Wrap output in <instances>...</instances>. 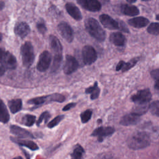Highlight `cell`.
Wrapping results in <instances>:
<instances>
[{
    "instance_id": "2",
    "label": "cell",
    "mask_w": 159,
    "mask_h": 159,
    "mask_svg": "<svg viewBox=\"0 0 159 159\" xmlns=\"http://www.w3.org/2000/svg\"><path fill=\"white\" fill-rule=\"evenodd\" d=\"M49 43L53 53L52 71L56 72L60 68L62 61V46L58 38L53 35L49 37Z\"/></svg>"
},
{
    "instance_id": "19",
    "label": "cell",
    "mask_w": 159,
    "mask_h": 159,
    "mask_svg": "<svg viewBox=\"0 0 159 159\" xmlns=\"http://www.w3.org/2000/svg\"><path fill=\"white\" fill-rule=\"evenodd\" d=\"M110 42L118 47H122L126 43V39L120 32H113L109 36Z\"/></svg>"
},
{
    "instance_id": "26",
    "label": "cell",
    "mask_w": 159,
    "mask_h": 159,
    "mask_svg": "<svg viewBox=\"0 0 159 159\" xmlns=\"http://www.w3.org/2000/svg\"><path fill=\"white\" fill-rule=\"evenodd\" d=\"M84 150L83 148L79 144L76 145L71 153V159H83Z\"/></svg>"
},
{
    "instance_id": "6",
    "label": "cell",
    "mask_w": 159,
    "mask_h": 159,
    "mask_svg": "<svg viewBox=\"0 0 159 159\" xmlns=\"http://www.w3.org/2000/svg\"><path fill=\"white\" fill-rule=\"evenodd\" d=\"M0 63L6 70H14L17 67L16 57L9 51L0 47Z\"/></svg>"
},
{
    "instance_id": "36",
    "label": "cell",
    "mask_w": 159,
    "mask_h": 159,
    "mask_svg": "<svg viewBox=\"0 0 159 159\" xmlns=\"http://www.w3.org/2000/svg\"><path fill=\"white\" fill-rule=\"evenodd\" d=\"M150 75L153 79L156 80L159 79V69H155L152 70L150 73Z\"/></svg>"
},
{
    "instance_id": "39",
    "label": "cell",
    "mask_w": 159,
    "mask_h": 159,
    "mask_svg": "<svg viewBox=\"0 0 159 159\" xmlns=\"http://www.w3.org/2000/svg\"><path fill=\"white\" fill-rule=\"evenodd\" d=\"M154 88H155L156 89L159 90V79H158V80H156V82H155V85H154Z\"/></svg>"
},
{
    "instance_id": "7",
    "label": "cell",
    "mask_w": 159,
    "mask_h": 159,
    "mask_svg": "<svg viewBox=\"0 0 159 159\" xmlns=\"http://www.w3.org/2000/svg\"><path fill=\"white\" fill-rule=\"evenodd\" d=\"M152 99V93L148 89L139 91L131 97V101L137 104H148Z\"/></svg>"
},
{
    "instance_id": "22",
    "label": "cell",
    "mask_w": 159,
    "mask_h": 159,
    "mask_svg": "<svg viewBox=\"0 0 159 159\" xmlns=\"http://www.w3.org/2000/svg\"><path fill=\"white\" fill-rule=\"evenodd\" d=\"M120 11L122 14L129 16H135L139 14V9L136 6L132 5L122 4L120 7Z\"/></svg>"
},
{
    "instance_id": "25",
    "label": "cell",
    "mask_w": 159,
    "mask_h": 159,
    "mask_svg": "<svg viewBox=\"0 0 159 159\" xmlns=\"http://www.w3.org/2000/svg\"><path fill=\"white\" fill-rule=\"evenodd\" d=\"M85 93L86 94H91L90 98H91V99L92 100H94L97 98H98L100 93V89L98 87V82L96 81L93 86L86 88L85 90Z\"/></svg>"
},
{
    "instance_id": "8",
    "label": "cell",
    "mask_w": 159,
    "mask_h": 159,
    "mask_svg": "<svg viewBox=\"0 0 159 159\" xmlns=\"http://www.w3.org/2000/svg\"><path fill=\"white\" fill-rule=\"evenodd\" d=\"M52 61V55L49 52L45 50L43 51L39 57V61L37 64V69L40 72H44L47 71Z\"/></svg>"
},
{
    "instance_id": "34",
    "label": "cell",
    "mask_w": 159,
    "mask_h": 159,
    "mask_svg": "<svg viewBox=\"0 0 159 159\" xmlns=\"http://www.w3.org/2000/svg\"><path fill=\"white\" fill-rule=\"evenodd\" d=\"M50 117V115L48 111H45L42 112L38 120L37 121V125L39 126L43 121H44L46 123Z\"/></svg>"
},
{
    "instance_id": "27",
    "label": "cell",
    "mask_w": 159,
    "mask_h": 159,
    "mask_svg": "<svg viewBox=\"0 0 159 159\" xmlns=\"http://www.w3.org/2000/svg\"><path fill=\"white\" fill-rule=\"evenodd\" d=\"M149 106L150 105L148 104H137V106L133 109L132 113L140 116L141 115L144 114L148 109H149Z\"/></svg>"
},
{
    "instance_id": "28",
    "label": "cell",
    "mask_w": 159,
    "mask_h": 159,
    "mask_svg": "<svg viewBox=\"0 0 159 159\" xmlns=\"http://www.w3.org/2000/svg\"><path fill=\"white\" fill-rule=\"evenodd\" d=\"M36 120V117L34 115L30 114H25L23 116L22 119V122L24 125L30 127L34 125Z\"/></svg>"
},
{
    "instance_id": "1",
    "label": "cell",
    "mask_w": 159,
    "mask_h": 159,
    "mask_svg": "<svg viewBox=\"0 0 159 159\" xmlns=\"http://www.w3.org/2000/svg\"><path fill=\"white\" fill-rule=\"evenodd\" d=\"M150 136L145 131L134 132L127 140L128 147L133 150L145 148L150 144Z\"/></svg>"
},
{
    "instance_id": "10",
    "label": "cell",
    "mask_w": 159,
    "mask_h": 159,
    "mask_svg": "<svg viewBox=\"0 0 159 159\" xmlns=\"http://www.w3.org/2000/svg\"><path fill=\"white\" fill-rule=\"evenodd\" d=\"M58 31L61 36L68 42H71L73 40V31L70 25L65 22H60L57 27Z\"/></svg>"
},
{
    "instance_id": "14",
    "label": "cell",
    "mask_w": 159,
    "mask_h": 159,
    "mask_svg": "<svg viewBox=\"0 0 159 159\" xmlns=\"http://www.w3.org/2000/svg\"><path fill=\"white\" fill-rule=\"evenodd\" d=\"M99 20L102 25L108 29H117L119 28L118 22L107 14H101L99 16Z\"/></svg>"
},
{
    "instance_id": "12",
    "label": "cell",
    "mask_w": 159,
    "mask_h": 159,
    "mask_svg": "<svg viewBox=\"0 0 159 159\" xmlns=\"http://www.w3.org/2000/svg\"><path fill=\"white\" fill-rule=\"evenodd\" d=\"M114 132L115 129L112 127H99L92 132L91 135L97 137L98 141L102 142L105 137L111 135Z\"/></svg>"
},
{
    "instance_id": "20",
    "label": "cell",
    "mask_w": 159,
    "mask_h": 159,
    "mask_svg": "<svg viewBox=\"0 0 159 159\" xmlns=\"http://www.w3.org/2000/svg\"><path fill=\"white\" fill-rule=\"evenodd\" d=\"M128 23L135 28H142L148 25L149 20L148 19L143 17H137L129 19Z\"/></svg>"
},
{
    "instance_id": "42",
    "label": "cell",
    "mask_w": 159,
    "mask_h": 159,
    "mask_svg": "<svg viewBox=\"0 0 159 159\" xmlns=\"http://www.w3.org/2000/svg\"><path fill=\"white\" fill-rule=\"evenodd\" d=\"M12 159H23V158L21 157H15V158H14Z\"/></svg>"
},
{
    "instance_id": "23",
    "label": "cell",
    "mask_w": 159,
    "mask_h": 159,
    "mask_svg": "<svg viewBox=\"0 0 159 159\" xmlns=\"http://www.w3.org/2000/svg\"><path fill=\"white\" fill-rule=\"evenodd\" d=\"M8 106L12 114L18 112L22 109V101L20 99H13L8 101Z\"/></svg>"
},
{
    "instance_id": "17",
    "label": "cell",
    "mask_w": 159,
    "mask_h": 159,
    "mask_svg": "<svg viewBox=\"0 0 159 159\" xmlns=\"http://www.w3.org/2000/svg\"><path fill=\"white\" fill-rule=\"evenodd\" d=\"M10 131L14 135L20 138H34V136L29 131L17 125H12L10 126Z\"/></svg>"
},
{
    "instance_id": "24",
    "label": "cell",
    "mask_w": 159,
    "mask_h": 159,
    "mask_svg": "<svg viewBox=\"0 0 159 159\" xmlns=\"http://www.w3.org/2000/svg\"><path fill=\"white\" fill-rule=\"evenodd\" d=\"M9 119V111L2 100L0 98V122L6 124L8 122Z\"/></svg>"
},
{
    "instance_id": "41",
    "label": "cell",
    "mask_w": 159,
    "mask_h": 159,
    "mask_svg": "<svg viewBox=\"0 0 159 159\" xmlns=\"http://www.w3.org/2000/svg\"><path fill=\"white\" fill-rule=\"evenodd\" d=\"M4 6H5L4 2L3 1H0V11L4 7Z\"/></svg>"
},
{
    "instance_id": "4",
    "label": "cell",
    "mask_w": 159,
    "mask_h": 159,
    "mask_svg": "<svg viewBox=\"0 0 159 159\" xmlns=\"http://www.w3.org/2000/svg\"><path fill=\"white\" fill-rule=\"evenodd\" d=\"M20 54L23 65L26 68L32 66L35 54L34 48L30 42H25L20 47Z\"/></svg>"
},
{
    "instance_id": "35",
    "label": "cell",
    "mask_w": 159,
    "mask_h": 159,
    "mask_svg": "<svg viewBox=\"0 0 159 159\" xmlns=\"http://www.w3.org/2000/svg\"><path fill=\"white\" fill-rule=\"evenodd\" d=\"M37 29L38 30V31L42 34H43L47 32V27L45 25V22H43V20H41L40 21H39V22H37Z\"/></svg>"
},
{
    "instance_id": "9",
    "label": "cell",
    "mask_w": 159,
    "mask_h": 159,
    "mask_svg": "<svg viewBox=\"0 0 159 159\" xmlns=\"http://www.w3.org/2000/svg\"><path fill=\"white\" fill-rule=\"evenodd\" d=\"M82 57L84 64L91 65L96 60L97 53L93 47L86 45L82 50Z\"/></svg>"
},
{
    "instance_id": "33",
    "label": "cell",
    "mask_w": 159,
    "mask_h": 159,
    "mask_svg": "<svg viewBox=\"0 0 159 159\" xmlns=\"http://www.w3.org/2000/svg\"><path fill=\"white\" fill-rule=\"evenodd\" d=\"M139 61V58H135L132 59L130 61L125 63L124 64V66L123 67V68L122 69V71L124 72L125 71L129 70V69H130L131 68H132L134 66H135V65L137 63V62Z\"/></svg>"
},
{
    "instance_id": "5",
    "label": "cell",
    "mask_w": 159,
    "mask_h": 159,
    "mask_svg": "<svg viewBox=\"0 0 159 159\" xmlns=\"http://www.w3.org/2000/svg\"><path fill=\"white\" fill-rule=\"evenodd\" d=\"M65 97L63 95L58 93H54L47 96H42L30 99L27 101V102L29 104L35 106H39L44 103H48L50 102H62L65 101Z\"/></svg>"
},
{
    "instance_id": "29",
    "label": "cell",
    "mask_w": 159,
    "mask_h": 159,
    "mask_svg": "<svg viewBox=\"0 0 159 159\" xmlns=\"http://www.w3.org/2000/svg\"><path fill=\"white\" fill-rule=\"evenodd\" d=\"M149 110L153 116L159 117V101L152 102L150 104Z\"/></svg>"
},
{
    "instance_id": "38",
    "label": "cell",
    "mask_w": 159,
    "mask_h": 159,
    "mask_svg": "<svg viewBox=\"0 0 159 159\" xmlns=\"http://www.w3.org/2000/svg\"><path fill=\"white\" fill-rule=\"evenodd\" d=\"M124 64H125V62L124 61H120L118 64L116 66V71H119V70H122V69L123 68L124 66Z\"/></svg>"
},
{
    "instance_id": "21",
    "label": "cell",
    "mask_w": 159,
    "mask_h": 159,
    "mask_svg": "<svg viewBox=\"0 0 159 159\" xmlns=\"http://www.w3.org/2000/svg\"><path fill=\"white\" fill-rule=\"evenodd\" d=\"M11 139L12 141L19 144V145L24 146L31 150H37L39 149L38 145L32 140H23V139H19L13 138V137H11Z\"/></svg>"
},
{
    "instance_id": "30",
    "label": "cell",
    "mask_w": 159,
    "mask_h": 159,
    "mask_svg": "<svg viewBox=\"0 0 159 159\" xmlns=\"http://www.w3.org/2000/svg\"><path fill=\"white\" fill-rule=\"evenodd\" d=\"M147 32L152 35H159V23L153 22L150 24L147 28Z\"/></svg>"
},
{
    "instance_id": "18",
    "label": "cell",
    "mask_w": 159,
    "mask_h": 159,
    "mask_svg": "<svg viewBox=\"0 0 159 159\" xmlns=\"http://www.w3.org/2000/svg\"><path fill=\"white\" fill-rule=\"evenodd\" d=\"M65 9L66 12L76 20H80L82 19L81 13L78 7L72 2H67L65 4Z\"/></svg>"
},
{
    "instance_id": "13",
    "label": "cell",
    "mask_w": 159,
    "mask_h": 159,
    "mask_svg": "<svg viewBox=\"0 0 159 159\" xmlns=\"http://www.w3.org/2000/svg\"><path fill=\"white\" fill-rule=\"evenodd\" d=\"M78 3L84 9L96 12L101 9V3L96 0H78Z\"/></svg>"
},
{
    "instance_id": "16",
    "label": "cell",
    "mask_w": 159,
    "mask_h": 159,
    "mask_svg": "<svg viewBox=\"0 0 159 159\" xmlns=\"http://www.w3.org/2000/svg\"><path fill=\"white\" fill-rule=\"evenodd\" d=\"M140 120V116L134 113H130L124 116L120 120V124L125 126L135 125Z\"/></svg>"
},
{
    "instance_id": "43",
    "label": "cell",
    "mask_w": 159,
    "mask_h": 159,
    "mask_svg": "<svg viewBox=\"0 0 159 159\" xmlns=\"http://www.w3.org/2000/svg\"><path fill=\"white\" fill-rule=\"evenodd\" d=\"M127 2H130V3H134V2H136V1H129V0H128Z\"/></svg>"
},
{
    "instance_id": "44",
    "label": "cell",
    "mask_w": 159,
    "mask_h": 159,
    "mask_svg": "<svg viewBox=\"0 0 159 159\" xmlns=\"http://www.w3.org/2000/svg\"><path fill=\"white\" fill-rule=\"evenodd\" d=\"M2 35L0 33V42L2 41Z\"/></svg>"
},
{
    "instance_id": "45",
    "label": "cell",
    "mask_w": 159,
    "mask_h": 159,
    "mask_svg": "<svg viewBox=\"0 0 159 159\" xmlns=\"http://www.w3.org/2000/svg\"><path fill=\"white\" fill-rule=\"evenodd\" d=\"M156 19L158 20H159V14H157V15L156 16Z\"/></svg>"
},
{
    "instance_id": "40",
    "label": "cell",
    "mask_w": 159,
    "mask_h": 159,
    "mask_svg": "<svg viewBox=\"0 0 159 159\" xmlns=\"http://www.w3.org/2000/svg\"><path fill=\"white\" fill-rule=\"evenodd\" d=\"M4 72L5 69L1 65H0V76H2L4 74Z\"/></svg>"
},
{
    "instance_id": "37",
    "label": "cell",
    "mask_w": 159,
    "mask_h": 159,
    "mask_svg": "<svg viewBox=\"0 0 159 159\" xmlns=\"http://www.w3.org/2000/svg\"><path fill=\"white\" fill-rule=\"evenodd\" d=\"M76 106V103H74V102H71V103H69L68 104H66V106H65L63 107V111H68L70 109H71V108L74 107L75 106Z\"/></svg>"
},
{
    "instance_id": "3",
    "label": "cell",
    "mask_w": 159,
    "mask_h": 159,
    "mask_svg": "<svg viewBox=\"0 0 159 159\" xmlns=\"http://www.w3.org/2000/svg\"><path fill=\"white\" fill-rule=\"evenodd\" d=\"M86 29L89 34L99 42H103L106 38L105 31L99 22L94 18H88L84 21Z\"/></svg>"
},
{
    "instance_id": "11",
    "label": "cell",
    "mask_w": 159,
    "mask_h": 159,
    "mask_svg": "<svg viewBox=\"0 0 159 159\" xmlns=\"http://www.w3.org/2000/svg\"><path fill=\"white\" fill-rule=\"evenodd\" d=\"M78 66L79 65L76 58L71 55H67L63 67V72L66 75H70L78 69Z\"/></svg>"
},
{
    "instance_id": "31",
    "label": "cell",
    "mask_w": 159,
    "mask_h": 159,
    "mask_svg": "<svg viewBox=\"0 0 159 159\" xmlns=\"http://www.w3.org/2000/svg\"><path fill=\"white\" fill-rule=\"evenodd\" d=\"M92 113H93V111L91 109H87V110L84 111V112H83L80 114L81 122L83 124L88 122L91 117Z\"/></svg>"
},
{
    "instance_id": "15",
    "label": "cell",
    "mask_w": 159,
    "mask_h": 159,
    "mask_svg": "<svg viewBox=\"0 0 159 159\" xmlns=\"http://www.w3.org/2000/svg\"><path fill=\"white\" fill-rule=\"evenodd\" d=\"M29 25L24 22H20L16 24L14 27V32L19 37L25 38L30 32Z\"/></svg>"
},
{
    "instance_id": "32",
    "label": "cell",
    "mask_w": 159,
    "mask_h": 159,
    "mask_svg": "<svg viewBox=\"0 0 159 159\" xmlns=\"http://www.w3.org/2000/svg\"><path fill=\"white\" fill-rule=\"evenodd\" d=\"M64 116L63 115H59L57 116V117H55L53 120H52L47 125V127L50 129L53 128L54 127L57 126L64 118Z\"/></svg>"
}]
</instances>
